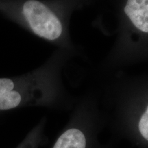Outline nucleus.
Segmentation results:
<instances>
[{"label": "nucleus", "mask_w": 148, "mask_h": 148, "mask_svg": "<svg viewBox=\"0 0 148 148\" xmlns=\"http://www.w3.org/2000/svg\"><path fill=\"white\" fill-rule=\"evenodd\" d=\"M23 14L32 30L38 36L49 40L60 36L62 27L59 18L40 1L31 0L23 5Z\"/></svg>", "instance_id": "1"}, {"label": "nucleus", "mask_w": 148, "mask_h": 148, "mask_svg": "<svg viewBox=\"0 0 148 148\" xmlns=\"http://www.w3.org/2000/svg\"><path fill=\"white\" fill-rule=\"evenodd\" d=\"M20 84L12 79L0 78V110L17 108L23 101Z\"/></svg>", "instance_id": "2"}, {"label": "nucleus", "mask_w": 148, "mask_h": 148, "mask_svg": "<svg viewBox=\"0 0 148 148\" xmlns=\"http://www.w3.org/2000/svg\"><path fill=\"white\" fill-rule=\"evenodd\" d=\"M124 11L136 28L148 33V0L127 1Z\"/></svg>", "instance_id": "3"}, {"label": "nucleus", "mask_w": 148, "mask_h": 148, "mask_svg": "<svg viewBox=\"0 0 148 148\" xmlns=\"http://www.w3.org/2000/svg\"><path fill=\"white\" fill-rule=\"evenodd\" d=\"M85 135L80 130L71 128L60 135L53 148H86Z\"/></svg>", "instance_id": "4"}, {"label": "nucleus", "mask_w": 148, "mask_h": 148, "mask_svg": "<svg viewBox=\"0 0 148 148\" xmlns=\"http://www.w3.org/2000/svg\"><path fill=\"white\" fill-rule=\"evenodd\" d=\"M138 130L142 136L148 141V106L138 122Z\"/></svg>", "instance_id": "5"}]
</instances>
